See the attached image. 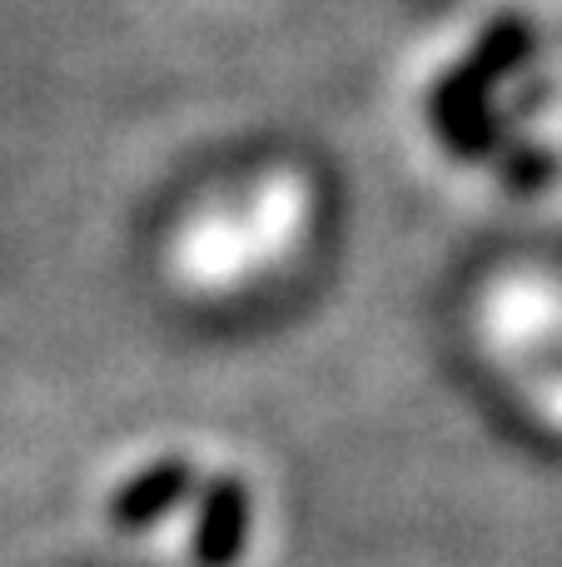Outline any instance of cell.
<instances>
[{
	"label": "cell",
	"mask_w": 562,
	"mask_h": 567,
	"mask_svg": "<svg viewBox=\"0 0 562 567\" xmlns=\"http://www.w3.org/2000/svg\"><path fill=\"white\" fill-rule=\"evenodd\" d=\"M249 528V503L239 483H219L205 498V518H199V538H195V558L199 567H229L239 558V543Z\"/></svg>",
	"instance_id": "1"
},
{
	"label": "cell",
	"mask_w": 562,
	"mask_h": 567,
	"mask_svg": "<svg viewBox=\"0 0 562 567\" xmlns=\"http://www.w3.org/2000/svg\"><path fill=\"white\" fill-rule=\"evenodd\" d=\"M185 483H189V473H185V463H159V468H149V473H139L135 483H129L125 493L115 498V523H149L155 513H165L169 503L185 493Z\"/></svg>",
	"instance_id": "2"
}]
</instances>
